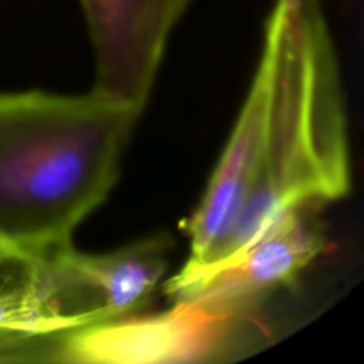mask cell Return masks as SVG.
<instances>
[{
  "label": "cell",
  "mask_w": 364,
  "mask_h": 364,
  "mask_svg": "<svg viewBox=\"0 0 364 364\" xmlns=\"http://www.w3.org/2000/svg\"><path fill=\"white\" fill-rule=\"evenodd\" d=\"M258 68L267 91L258 173L212 276L283 212L350 188L347 112L318 0H277Z\"/></svg>",
  "instance_id": "6da1fadb"
},
{
  "label": "cell",
  "mask_w": 364,
  "mask_h": 364,
  "mask_svg": "<svg viewBox=\"0 0 364 364\" xmlns=\"http://www.w3.org/2000/svg\"><path fill=\"white\" fill-rule=\"evenodd\" d=\"M139 110L100 92L0 95V244L25 258L71 247L116 185Z\"/></svg>",
  "instance_id": "7a4b0ae2"
},
{
  "label": "cell",
  "mask_w": 364,
  "mask_h": 364,
  "mask_svg": "<svg viewBox=\"0 0 364 364\" xmlns=\"http://www.w3.org/2000/svg\"><path fill=\"white\" fill-rule=\"evenodd\" d=\"M262 304L201 291L164 313L123 316L68 334L64 363L180 364L240 358L258 338Z\"/></svg>",
  "instance_id": "3957f363"
},
{
  "label": "cell",
  "mask_w": 364,
  "mask_h": 364,
  "mask_svg": "<svg viewBox=\"0 0 364 364\" xmlns=\"http://www.w3.org/2000/svg\"><path fill=\"white\" fill-rule=\"evenodd\" d=\"M173 242L166 235L132 242L105 255L73 245L46 258L60 316L73 331L135 315L162 281Z\"/></svg>",
  "instance_id": "277c9868"
},
{
  "label": "cell",
  "mask_w": 364,
  "mask_h": 364,
  "mask_svg": "<svg viewBox=\"0 0 364 364\" xmlns=\"http://www.w3.org/2000/svg\"><path fill=\"white\" fill-rule=\"evenodd\" d=\"M95 50L92 91L142 112L191 0H80Z\"/></svg>",
  "instance_id": "5b68a950"
},
{
  "label": "cell",
  "mask_w": 364,
  "mask_h": 364,
  "mask_svg": "<svg viewBox=\"0 0 364 364\" xmlns=\"http://www.w3.org/2000/svg\"><path fill=\"white\" fill-rule=\"evenodd\" d=\"M311 208L316 206H295L281 213L244 251L220 267L198 294L210 291L263 306L279 288L294 283L326 249V238L313 220Z\"/></svg>",
  "instance_id": "8992f818"
},
{
  "label": "cell",
  "mask_w": 364,
  "mask_h": 364,
  "mask_svg": "<svg viewBox=\"0 0 364 364\" xmlns=\"http://www.w3.org/2000/svg\"><path fill=\"white\" fill-rule=\"evenodd\" d=\"M68 334L0 329V363H64Z\"/></svg>",
  "instance_id": "52a82bcc"
},
{
  "label": "cell",
  "mask_w": 364,
  "mask_h": 364,
  "mask_svg": "<svg viewBox=\"0 0 364 364\" xmlns=\"http://www.w3.org/2000/svg\"><path fill=\"white\" fill-rule=\"evenodd\" d=\"M9 256H18V255H14V252H11L9 249H6L2 244H0V262H4V259L9 258Z\"/></svg>",
  "instance_id": "ba28073f"
}]
</instances>
